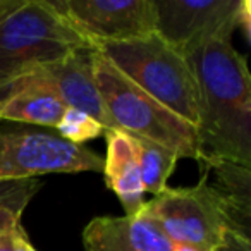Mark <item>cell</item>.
<instances>
[{"label": "cell", "instance_id": "cell-1", "mask_svg": "<svg viewBox=\"0 0 251 251\" xmlns=\"http://www.w3.org/2000/svg\"><path fill=\"white\" fill-rule=\"evenodd\" d=\"M200 100V158L251 165V76L230 40H208L184 52Z\"/></svg>", "mask_w": 251, "mask_h": 251}, {"label": "cell", "instance_id": "cell-2", "mask_svg": "<svg viewBox=\"0 0 251 251\" xmlns=\"http://www.w3.org/2000/svg\"><path fill=\"white\" fill-rule=\"evenodd\" d=\"M95 47L52 0H16L0 19V83Z\"/></svg>", "mask_w": 251, "mask_h": 251}, {"label": "cell", "instance_id": "cell-3", "mask_svg": "<svg viewBox=\"0 0 251 251\" xmlns=\"http://www.w3.org/2000/svg\"><path fill=\"white\" fill-rule=\"evenodd\" d=\"M97 47L145 93L191 126H198V86L188 59L181 50L167 43L157 33Z\"/></svg>", "mask_w": 251, "mask_h": 251}, {"label": "cell", "instance_id": "cell-4", "mask_svg": "<svg viewBox=\"0 0 251 251\" xmlns=\"http://www.w3.org/2000/svg\"><path fill=\"white\" fill-rule=\"evenodd\" d=\"M93 73L114 129L155 141L179 158L198 160L200 141L195 126L145 93L98 49L93 55Z\"/></svg>", "mask_w": 251, "mask_h": 251}, {"label": "cell", "instance_id": "cell-5", "mask_svg": "<svg viewBox=\"0 0 251 251\" xmlns=\"http://www.w3.org/2000/svg\"><path fill=\"white\" fill-rule=\"evenodd\" d=\"M140 215L150 220L174 246L217 251L227 230L219 196L203 172L196 186L167 188L145 201Z\"/></svg>", "mask_w": 251, "mask_h": 251}, {"label": "cell", "instance_id": "cell-6", "mask_svg": "<svg viewBox=\"0 0 251 251\" xmlns=\"http://www.w3.org/2000/svg\"><path fill=\"white\" fill-rule=\"evenodd\" d=\"M101 171L100 155L86 147L67 143L52 131L31 127L0 131V182Z\"/></svg>", "mask_w": 251, "mask_h": 251}, {"label": "cell", "instance_id": "cell-7", "mask_svg": "<svg viewBox=\"0 0 251 251\" xmlns=\"http://www.w3.org/2000/svg\"><path fill=\"white\" fill-rule=\"evenodd\" d=\"M155 33L181 50L208 40H230L237 28L250 38V0H153Z\"/></svg>", "mask_w": 251, "mask_h": 251}, {"label": "cell", "instance_id": "cell-8", "mask_svg": "<svg viewBox=\"0 0 251 251\" xmlns=\"http://www.w3.org/2000/svg\"><path fill=\"white\" fill-rule=\"evenodd\" d=\"M52 4L95 45L155 33L153 0H52Z\"/></svg>", "mask_w": 251, "mask_h": 251}, {"label": "cell", "instance_id": "cell-9", "mask_svg": "<svg viewBox=\"0 0 251 251\" xmlns=\"http://www.w3.org/2000/svg\"><path fill=\"white\" fill-rule=\"evenodd\" d=\"M66 108L42 67L0 83V122L53 129Z\"/></svg>", "mask_w": 251, "mask_h": 251}, {"label": "cell", "instance_id": "cell-10", "mask_svg": "<svg viewBox=\"0 0 251 251\" xmlns=\"http://www.w3.org/2000/svg\"><path fill=\"white\" fill-rule=\"evenodd\" d=\"M97 49V45L79 49L64 59L47 64L42 69L67 108L84 112L107 131L114 129V124L95 81L93 55Z\"/></svg>", "mask_w": 251, "mask_h": 251}, {"label": "cell", "instance_id": "cell-11", "mask_svg": "<svg viewBox=\"0 0 251 251\" xmlns=\"http://www.w3.org/2000/svg\"><path fill=\"white\" fill-rule=\"evenodd\" d=\"M86 251H174V244L143 215L97 217L83 232Z\"/></svg>", "mask_w": 251, "mask_h": 251}, {"label": "cell", "instance_id": "cell-12", "mask_svg": "<svg viewBox=\"0 0 251 251\" xmlns=\"http://www.w3.org/2000/svg\"><path fill=\"white\" fill-rule=\"evenodd\" d=\"M198 162L215 179L210 186L219 196L227 229L251 237V165L222 158Z\"/></svg>", "mask_w": 251, "mask_h": 251}, {"label": "cell", "instance_id": "cell-13", "mask_svg": "<svg viewBox=\"0 0 251 251\" xmlns=\"http://www.w3.org/2000/svg\"><path fill=\"white\" fill-rule=\"evenodd\" d=\"M107 155L103 158V176L107 186L124 206L126 217L138 215L145 205V186L141 181L136 151L129 134L119 129L103 131Z\"/></svg>", "mask_w": 251, "mask_h": 251}, {"label": "cell", "instance_id": "cell-14", "mask_svg": "<svg viewBox=\"0 0 251 251\" xmlns=\"http://www.w3.org/2000/svg\"><path fill=\"white\" fill-rule=\"evenodd\" d=\"M129 138L133 141L134 151H136L145 191L158 196L167 189V179L174 172L179 157L172 150L155 143V141L147 140V138L131 136V134Z\"/></svg>", "mask_w": 251, "mask_h": 251}, {"label": "cell", "instance_id": "cell-15", "mask_svg": "<svg viewBox=\"0 0 251 251\" xmlns=\"http://www.w3.org/2000/svg\"><path fill=\"white\" fill-rule=\"evenodd\" d=\"M43 182L38 177L0 182V232L21 226V217Z\"/></svg>", "mask_w": 251, "mask_h": 251}, {"label": "cell", "instance_id": "cell-16", "mask_svg": "<svg viewBox=\"0 0 251 251\" xmlns=\"http://www.w3.org/2000/svg\"><path fill=\"white\" fill-rule=\"evenodd\" d=\"M53 129H55L57 136H60L67 143L77 145V147H84L86 141L97 140L103 133L100 122L76 108H66L64 115Z\"/></svg>", "mask_w": 251, "mask_h": 251}, {"label": "cell", "instance_id": "cell-17", "mask_svg": "<svg viewBox=\"0 0 251 251\" xmlns=\"http://www.w3.org/2000/svg\"><path fill=\"white\" fill-rule=\"evenodd\" d=\"M31 243L23 226L0 232V251H29Z\"/></svg>", "mask_w": 251, "mask_h": 251}, {"label": "cell", "instance_id": "cell-18", "mask_svg": "<svg viewBox=\"0 0 251 251\" xmlns=\"http://www.w3.org/2000/svg\"><path fill=\"white\" fill-rule=\"evenodd\" d=\"M217 251H251V237L227 229Z\"/></svg>", "mask_w": 251, "mask_h": 251}, {"label": "cell", "instance_id": "cell-19", "mask_svg": "<svg viewBox=\"0 0 251 251\" xmlns=\"http://www.w3.org/2000/svg\"><path fill=\"white\" fill-rule=\"evenodd\" d=\"M16 0H0V19L4 18L12 7H14Z\"/></svg>", "mask_w": 251, "mask_h": 251}, {"label": "cell", "instance_id": "cell-20", "mask_svg": "<svg viewBox=\"0 0 251 251\" xmlns=\"http://www.w3.org/2000/svg\"><path fill=\"white\" fill-rule=\"evenodd\" d=\"M174 251H201V250H195V248H188V246H174Z\"/></svg>", "mask_w": 251, "mask_h": 251}, {"label": "cell", "instance_id": "cell-21", "mask_svg": "<svg viewBox=\"0 0 251 251\" xmlns=\"http://www.w3.org/2000/svg\"><path fill=\"white\" fill-rule=\"evenodd\" d=\"M29 251H36V250H35V248H31V250H29Z\"/></svg>", "mask_w": 251, "mask_h": 251}]
</instances>
